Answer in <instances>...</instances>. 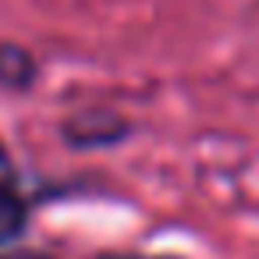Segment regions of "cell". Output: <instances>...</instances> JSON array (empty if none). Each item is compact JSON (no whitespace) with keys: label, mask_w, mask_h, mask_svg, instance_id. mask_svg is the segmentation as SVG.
<instances>
[{"label":"cell","mask_w":259,"mask_h":259,"mask_svg":"<svg viewBox=\"0 0 259 259\" xmlns=\"http://www.w3.org/2000/svg\"><path fill=\"white\" fill-rule=\"evenodd\" d=\"M128 135V124L117 117V114H107V110H89L82 117H71V124L64 128V139L78 149H89V146H110L117 139Z\"/></svg>","instance_id":"cell-1"},{"label":"cell","mask_w":259,"mask_h":259,"mask_svg":"<svg viewBox=\"0 0 259 259\" xmlns=\"http://www.w3.org/2000/svg\"><path fill=\"white\" fill-rule=\"evenodd\" d=\"M25 227H29V202L11 185L0 181V245L15 241Z\"/></svg>","instance_id":"cell-2"},{"label":"cell","mask_w":259,"mask_h":259,"mask_svg":"<svg viewBox=\"0 0 259 259\" xmlns=\"http://www.w3.org/2000/svg\"><path fill=\"white\" fill-rule=\"evenodd\" d=\"M36 78V64L22 47H0V82L11 89H25Z\"/></svg>","instance_id":"cell-3"},{"label":"cell","mask_w":259,"mask_h":259,"mask_svg":"<svg viewBox=\"0 0 259 259\" xmlns=\"http://www.w3.org/2000/svg\"><path fill=\"white\" fill-rule=\"evenodd\" d=\"M103 259H163V255H103Z\"/></svg>","instance_id":"cell-4"}]
</instances>
